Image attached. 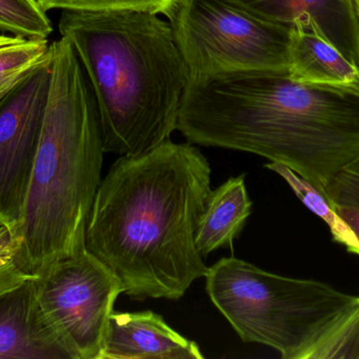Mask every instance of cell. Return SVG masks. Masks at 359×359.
Segmentation results:
<instances>
[{"instance_id":"8992f818","label":"cell","mask_w":359,"mask_h":359,"mask_svg":"<svg viewBox=\"0 0 359 359\" xmlns=\"http://www.w3.org/2000/svg\"><path fill=\"white\" fill-rule=\"evenodd\" d=\"M188 80L233 74H289L291 27L226 0H179L168 16Z\"/></svg>"},{"instance_id":"6da1fadb","label":"cell","mask_w":359,"mask_h":359,"mask_svg":"<svg viewBox=\"0 0 359 359\" xmlns=\"http://www.w3.org/2000/svg\"><path fill=\"white\" fill-rule=\"evenodd\" d=\"M210 179L202 152L170 139L111 164L90 211L86 248L117 276L124 294L178 301L206 276L196 231Z\"/></svg>"},{"instance_id":"603a6c76","label":"cell","mask_w":359,"mask_h":359,"mask_svg":"<svg viewBox=\"0 0 359 359\" xmlns=\"http://www.w3.org/2000/svg\"><path fill=\"white\" fill-rule=\"evenodd\" d=\"M352 6H353L354 12H355L356 17H358L359 22V0H351Z\"/></svg>"},{"instance_id":"4fadbf2b","label":"cell","mask_w":359,"mask_h":359,"mask_svg":"<svg viewBox=\"0 0 359 359\" xmlns=\"http://www.w3.org/2000/svg\"><path fill=\"white\" fill-rule=\"evenodd\" d=\"M252 211L245 174L227 179L211 191L196 231V246L203 257L232 247Z\"/></svg>"},{"instance_id":"7402d4cb","label":"cell","mask_w":359,"mask_h":359,"mask_svg":"<svg viewBox=\"0 0 359 359\" xmlns=\"http://www.w3.org/2000/svg\"><path fill=\"white\" fill-rule=\"evenodd\" d=\"M333 208L347 221L348 225L353 229L359 238V209L341 206H335Z\"/></svg>"},{"instance_id":"8fae6325","label":"cell","mask_w":359,"mask_h":359,"mask_svg":"<svg viewBox=\"0 0 359 359\" xmlns=\"http://www.w3.org/2000/svg\"><path fill=\"white\" fill-rule=\"evenodd\" d=\"M33 280L0 296V359H67L36 315Z\"/></svg>"},{"instance_id":"9a60e30c","label":"cell","mask_w":359,"mask_h":359,"mask_svg":"<svg viewBox=\"0 0 359 359\" xmlns=\"http://www.w3.org/2000/svg\"><path fill=\"white\" fill-rule=\"evenodd\" d=\"M50 52L48 39L0 35V101L46 60Z\"/></svg>"},{"instance_id":"52a82bcc","label":"cell","mask_w":359,"mask_h":359,"mask_svg":"<svg viewBox=\"0 0 359 359\" xmlns=\"http://www.w3.org/2000/svg\"><path fill=\"white\" fill-rule=\"evenodd\" d=\"M36 315L67 359H101L109 318L123 293L117 276L86 248L33 280Z\"/></svg>"},{"instance_id":"44dd1931","label":"cell","mask_w":359,"mask_h":359,"mask_svg":"<svg viewBox=\"0 0 359 359\" xmlns=\"http://www.w3.org/2000/svg\"><path fill=\"white\" fill-rule=\"evenodd\" d=\"M17 244L11 230L0 223V268L15 261Z\"/></svg>"},{"instance_id":"2e32d148","label":"cell","mask_w":359,"mask_h":359,"mask_svg":"<svg viewBox=\"0 0 359 359\" xmlns=\"http://www.w3.org/2000/svg\"><path fill=\"white\" fill-rule=\"evenodd\" d=\"M0 30L27 39H48L53 25L37 0H0Z\"/></svg>"},{"instance_id":"7c38bea8","label":"cell","mask_w":359,"mask_h":359,"mask_svg":"<svg viewBox=\"0 0 359 359\" xmlns=\"http://www.w3.org/2000/svg\"><path fill=\"white\" fill-rule=\"evenodd\" d=\"M289 75L299 81L330 86L359 84V67L314 27H291Z\"/></svg>"},{"instance_id":"7a4b0ae2","label":"cell","mask_w":359,"mask_h":359,"mask_svg":"<svg viewBox=\"0 0 359 359\" xmlns=\"http://www.w3.org/2000/svg\"><path fill=\"white\" fill-rule=\"evenodd\" d=\"M177 130L191 145L284 164L323 192L359 157V84L271 72L188 80Z\"/></svg>"},{"instance_id":"9c48e42d","label":"cell","mask_w":359,"mask_h":359,"mask_svg":"<svg viewBox=\"0 0 359 359\" xmlns=\"http://www.w3.org/2000/svg\"><path fill=\"white\" fill-rule=\"evenodd\" d=\"M271 22L314 27L359 67V22L351 0H226Z\"/></svg>"},{"instance_id":"3957f363","label":"cell","mask_w":359,"mask_h":359,"mask_svg":"<svg viewBox=\"0 0 359 359\" xmlns=\"http://www.w3.org/2000/svg\"><path fill=\"white\" fill-rule=\"evenodd\" d=\"M94 93L105 153L137 156L170 139L188 82L170 21L142 11H63Z\"/></svg>"},{"instance_id":"e0dca14e","label":"cell","mask_w":359,"mask_h":359,"mask_svg":"<svg viewBox=\"0 0 359 359\" xmlns=\"http://www.w3.org/2000/svg\"><path fill=\"white\" fill-rule=\"evenodd\" d=\"M307 359H359V301L314 347Z\"/></svg>"},{"instance_id":"5bb4252c","label":"cell","mask_w":359,"mask_h":359,"mask_svg":"<svg viewBox=\"0 0 359 359\" xmlns=\"http://www.w3.org/2000/svg\"><path fill=\"white\" fill-rule=\"evenodd\" d=\"M265 168L280 175L291 188L299 200L309 209L310 211L322 218L330 229L333 240L337 244L345 247L346 250L352 254L359 256V238L347 221L335 211L329 204L327 198L323 195L320 190L316 189L312 183L304 179L303 177L287 168L284 164L276 162H268Z\"/></svg>"},{"instance_id":"ac0fdd59","label":"cell","mask_w":359,"mask_h":359,"mask_svg":"<svg viewBox=\"0 0 359 359\" xmlns=\"http://www.w3.org/2000/svg\"><path fill=\"white\" fill-rule=\"evenodd\" d=\"M179 0H37L43 11L60 8L78 12L142 11L168 18Z\"/></svg>"},{"instance_id":"5b68a950","label":"cell","mask_w":359,"mask_h":359,"mask_svg":"<svg viewBox=\"0 0 359 359\" xmlns=\"http://www.w3.org/2000/svg\"><path fill=\"white\" fill-rule=\"evenodd\" d=\"M205 280L211 303L240 339L283 359H307L359 301L326 282L270 273L233 256L209 268Z\"/></svg>"},{"instance_id":"30bf717a","label":"cell","mask_w":359,"mask_h":359,"mask_svg":"<svg viewBox=\"0 0 359 359\" xmlns=\"http://www.w3.org/2000/svg\"><path fill=\"white\" fill-rule=\"evenodd\" d=\"M185 339L153 311L115 313L109 318L101 359H203Z\"/></svg>"},{"instance_id":"ba28073f","label":"cell","mask_w":359,"mask_h":359,"mask_svg":"<svg viewBox=\"0 0 359 359\" xmlns=\"http://www.w3.org/2000/svg\"><path fill=\"white\" fill-rule=\"evenodd\" d=\"M50 79L52 50L46 60L0 101V223L13 235L29 189Z\"/></svg>"},{"instance_id":"ffe728a7","label":"cell","mask_w":359,"mask_h":359,"mask_svg":"<svg viewBox=\"0 0 359 359\" xmlns=\"http://www.w3.org/2000/svg\"><path fill=\"white\" fill-rule=\"evenodd\" d=\"M34 278L36 276L25 273L15 261L0 268V296L16 290Z\"/></svg>"},{"instance_id":"d6986e66","label":"cell","mask_w":359,"mask_h":359,"mask_svg":"<svg viewBox=\"0 0 359 359\" xmlns=\"http://www.w3.org/2000/svg\"><path fill=\"white\" fill-rule=\"evenodd\" d=\"M322 194L331 206L359 209V157L346 167Z\"/></svg>"},{"instance_id":"277c9868","label":"cell","mask_w":359,"mask_h":359,"mask_svg":"<svg viewBox=\"0 0 359 359\" xmlns=\"http://www.w3.org/2000/svg\"><path fill=\"white\" fill-rule=\"evenodd\" d=\"M52 79L20 221L15 263L39 275L86 249L103 149L94 93L67 37L50 44Z\"/></svg>"}]
</instances>
